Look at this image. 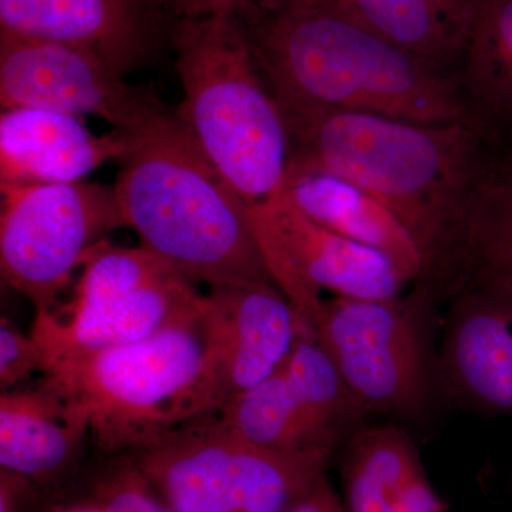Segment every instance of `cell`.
I'll return each mask as SVG.
<instances>
[{"label":"cell","mask_w":512,"mask_h":512,"mask_svg":"<svg viewBox=\"0 0 512 512\" xmlns=\"http://www.w3.org/2000/svg\"><path fill=\"white\" fill-rule=\"evenodd\" d=\"M292 161L365 188L400 218L419 245L431 299L463 285L471 190L487 156L473 124H421L355 111L285 114Z\"/></svg>","instance_id":"obj_1"},{"label":"cell","mask_w":512,"mask_h":512,"mask_svg":"<svg viewBox=\"0 0 512 512\" xmlns=\"http://www.w3.org/2000/svg\"><path fill=\"white\" fill-rule=\"evenodd\" d=\"M239 22L285 114L355 111L476 126L458 73L394 45L335 6L261 10Z\"/></svg>","instance_id":"obj_2"},{"label":"cell","mask_w":512,"mask_h":512,"mask_svg":"<svg viewBox=\"0 0 512 512\" xmlns=\"http://www.w3.org/2000/svg\"><path fill=\"white\" fill-rule=\"evenodd\" d=\"M133 137L114 188L141 247L210 288L276 286L247 211L177 111Z\"/></svg>","instance_id":"obj_3"},{"label":"cell","mask_w":512,"mask_h":512,"mask_svg":"<svg viewBox=\"0 0 512 512\" xmlns=\"http://www.w3.org/2000/svg\"><path fill=\"white\" fill-rule=\"evenodd\" d=\"M171 40L178 117L251 220L282 198L293 154L284 110L239 19L177 20Z\"/></svg>","instance_id":"obj_4"},{"label":"cell","mask_w":512,"mask_h":512,"mask_svg":"<svg viewBox=\"0 0 512 512\" xmlns=\"http://www.w3.org/2000/svg\"><path fill=\"white\" fill-rule=\"evenodd\" d=\"M208 308L140 342L57 357L42 379L107 453L141 450L215 413Z\"/></svg>","instance_id":"obj_5"},{"label":"cell","mask_w":512,"mask_h":512,"mask_svg":"<svg viewBox=\"0 0 512 512\" xmlns=\"http://www.w3.org/2000/svg\"><path fill=\"white\" fill-rule=\"evenodd\" d=\"M329 458L256 446L211 414L130 460L177 512H289L326 476Z\"/></svg>","instance_id":"obj_6"},{"label":"cell","mask_w":512,"mask_h":512,"mask_svg":"<svg viewBox=\"0 0 512 512\" xmlns=\"http://www.w3.org/2000/svg\"><path fill=\"white\" fill-rule=\"evenodd\" d=\"M72 301L36 312L30 335L43 367L57 357L140 342L207 308L192 281L148 249L103 241L86 255Z\"/></svg>","instance_id":"obj_7"},{"label":"cell","mask_w":512,"mask_h":512,"mask_svg":"<svg viewBox=\"0 0 512 512\" xmlns=\"http://www.w3.org/2000/svg\"><path fill=\"white\" fill-rule=\"evenodd\" d=\"M431 302L420 289L392 299L330 296L309 323L320 348L367 413L410 417L424 410Z\"/></svg>","instance_id":"obj_8"},{"label":"cell","mask_w":512,"mask_h":512,"mask_svg":"<svg viewBox=\"0 0 512 512\" xmlns=\"http://www.w3.org/2000/svg\"><path fill=\"white\" fill-rule=\"evenodd\" d=\"M0 191L3 278L36 312L53 311L86 255L126 227L116 188L83 180Z\"/></svg>","instance_id":"obj_9"},{"label":"cell","mask_w":512,"mask_h":512,"mask_svg":"<svg viewBox=\"0 0 512 512\" xmlns=\"http://www.w3.org/2000/svg\"><path fill=\"white\" fill-rule=\"evenodd\" d=\"M251 224L275 285L306 325L325 293L333 298L392 299L414 284L390 256L322 227L284 198L251 218Z\"/></svg>","instance_id":"obj_10"},{"label":"cell","mask_w":512,"mask_h":512,"mask_svg":"<svg viewBox=\"0 0 512 512\" xmlns=\"http://www.w3.org/2000/svg\"><path fill=\"white\" fill-rule=\"evenodd\" d=\"M126 74L79 47L0 33L2 110L35 109L107 121L136 136L167 107Z\"/></svg>","instance_id":"obj_11"},{"label":"cell","mask_w":512,"mask_h":512,"mask_svg":"<svg viewBox=\"0 0 512 512\" xmlns=\"http://www.w3.org/2000/svg\"><path fill=\"white\" fill-rule=\"evenodd\" d=\"M208 303V366L217 413L285 365L303 320L272 285L211 288Z\"/></svg>","instance_id":"obj_12"},{"label":"cell","mask_w":512,"mask_h":512,"mask_svg":"<svg viewBox=\"0 0 512 512\" xmlns=\"http://www.w3.org/2000/svg\"><path fill=\"white\" fill-rule=\"evenodd\" d=\"M160 0H0V33L79 47L127 74L156 52Z\"/></svg>","instance_id":"obj_13"},{"label":"cell","mask_w":512,"mask_h":512,"mask_svg":"<svg viewBox=\"0 0 512 512\" xmlns=\"http://www.w3.org/2000/svg\"><path fill=\"white\" fill-rule=\"evenodd\" d=\"M441 373L461 402L512 416V298L466 286L453 296Z\"/></svg>","instance_id":"obj_14"},{"label":"cell","mask_w":512,"mask_h":512,"mask_svg":"<svg viewBox=\"0 0 512 512\" xmlns=\"http://www.w3.org/2000/svg\"><path fill=\"white\" fill-rule=\"evenodd\" d=\"M134 137L93 133L80 117L35 109L2 110L0 190L74 183L133 150Z\"/></svg>","instance_id":"obj_15"},{"label":"cell","mask_w":512,"mask_h":512,"mask_svg":"<svg viewBox=\"0 0 512 512\" xmlns=\"http://www.w3.org/2000/svg\"><path fill=\"white\" fill-rule=\"evenodd\" d=\"M282 198L322 227L390 256L414 285L423 281V255L409 229L360 185L292 161Z\"/></svg>","instance_id":"obj_16"},{"label":"cell","mask_w":512,"mask_h":512,"mask_svg":"<svg viewBox=\"0 0 512 512\" xmlns=\"http://www.w3.org/2000/svg\"><path fill=\"white\" fill-rule=\"evenodd\" d=\"M87 436L84 421L43 379L0 396V466L30 483L62 476Z\"/></svg>","instance_id":"obj_17"},{"label":"cell","mask_w":512,"mask_h":512,"mask_svg":"<svg viewBox=\"0 0 512 512\" xmlns=\"http://www.w3.org/2000/svg\"><path fill=\"white\" fill-rule=\"evenodd\" d=\"M478 3L480 0H335L329 5L394 45L440 69L458 73Z\"/></svg>","instance_id":"obj_18"},{"label":"cell","mask_w":512,"mask_h":512,"mask_svg":"<svg viewBox=\"0 0 512 512\" xmlns=\"http://www.w3.org/2000/svg\"><path fill=\"white\" fill-rule=\"evenodd\" d=\"M468 110L488 143L512 134V0H480L460 70Z\"/></svg>","instance_id":"obj_19"},{"label":"cell","mask_w":512,"mask_h":512,"mask_svg":"<svg viewBox=\"0 0 512 512\" xmlns=\"http://www.w3.org/2000/svg\"><path fill=\"white\" fill-rule=\"evenodd\" d=\"M463 275V288L512 298V153L491 144L468 201Z\"/></svg>","instance_id":"obj_20"},{"label":"cell","mask_w":512,"mask_h":512,"mask_svg":"<svg viewBox=\"0 0 512 512\" xmlns=\"http://www.w3.org/2000/svg\"><path fill=\"white\" fill-rule=\"evenodd\" d=\"M212 416L241 439L272 450L332 456L339 446L308 400L293 386L284 366Z\"/></svg>","instance_id":"obj_21"},{"label":"cell","mask_w":512,"mask_h":512,"mask_svg":"<svg viewBox=\"0 0 512 512\" xmlns=\"http://www.w3.org/2000/svg\"><path fill=\"white\" fill-rule=\"evenodd\" d=\"M423 468L410 437L394 426L362 427L342 461L346 512H392L404 485Z\"/></svg>","instance_id":"obj_22"},{"label":"cell","mask_w":512,"mask_h":512,"mask_svg":"<svg viewBox=\"0 0 512 512\" xmlns=\"http://www.w3.org/2000/svg\"><path fill=\"white\" fill-rule=\"evenodd\" d=\"M97 508L104 512H177L127 460L113 468L96 488Z\"/></svg>","instance_id":"obj_23"},{"label":"cell","mask_w":512,"mask_h":512,"mask_svg":"<svg viewBox=\"0 0 512 512\" xmlns=\"http://www.w3.org/2000/svg\"><path fill=\"white\" fill-rule=\"evenodd\" d=\"M43 372V356L32 335H25L3 319L0 325V387L18 389L32 375Z\"/></svg>","instance_id":"obj_24"},{"label":"cell","mask_w":512,"mask_h":512,"mask_svg":"<svg viewBox=\"0 0 512 512\" xmlns=\"http://www.w3.org/2000/svg\"><path fill=\"white\" fill-rule=\"evenodd\" d=\"M177 16V20L227 16L245 18L251 13L278 8L282 0H160Z\"/></svg>","instance_id":"obj_25"},{"label":"cell","mask_w":512,"mask_h":512,"mask_svg":"<svg viewBox=\"0 0 512 512\" xmlns=\"http://www.w3.org/2000/svg\"><path fill=\"white\" fill-rule=\"evenodd\" d=\"M447 505L434 490L424 468L417 471L397 497L392 512H446Z\"/></svg>","instance_id":"obj_26"},{"label":"cell","mask_w":512,"mask_h":512,"mask_svg":"<svg viewBox=\"0 0 512 512\" xmlns=\"http://www.w3.org/2000/svg\"><path fill=\"white\" fill-rule=\"evenodd\" d=\"M289 512H346L343 501L333 490L328 477H322L313 485Z\"/></svg>","instance_id":"obj_27"},{"label":"cell","mask_w":512,"mask_h":512,"mask_svg":"<svg viewBox=\"0 0 512 512\" xmlns=\"http://www.w3.org/2000/svg\"><path fill=\"white\" fill-rule=\"evenodd\" d=\"M30 484L29 480L18 474L0 471V512H22Z\"/></svg>","instance_id":"obj_28"},{"label":"cell","mask_w":512,"mask_h":512,"mask_svg":"<svg viewBox=\"0 0 512 512\" xmlns=\"http://www.w3.org/2000/svg\"><path fill=\"white\" fill-rule=\"evenodd\" d=\"M332 2H335V0H282V3L278 6V8L313 9L320 8V6L329 5V3Z\"/></svg>","instance_id":"obj_29"},{"label":"cell","mask_w":512,"mask_h":512,"mask_svg":"<svg viewBox=\"0 0 512 512\" xmlns=\"http://www.w3.org/2000/svg\"><path fill=\"white\" fill-rule=\"evenodd\" d=\"M70 512H104V511L100 510V508L93 507V508H86V510H76V511H70Z\"/></svg>","instance_id":"obj_30"}]
</instances>
